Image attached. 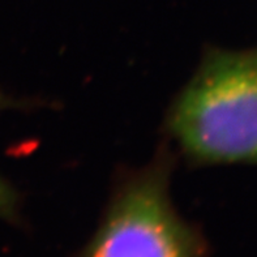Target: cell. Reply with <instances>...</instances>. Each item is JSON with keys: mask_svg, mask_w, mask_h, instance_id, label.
Masks as SVG:
<instances>
[{"mask_svg": "<svg viewBox=\"0 0 257 257\" xmlns=\"http://www.w3.org/2000/svg\"><path fill=\"white\" fill-rule=\"evenodd\" d=\"M165 127L196 166L257 165V46L206 50Z\"/></svg>", "mask_w": 257, "mask_h": 257, "instance_id": "6da1fadb", "label": "cell"}, {"mask_svg": "<svg viewBox=\"0 0 257 257\" xmlns=\"http://www.w3.org/2000/svg\"><path fill=\"white\" fill-rule=\"evenodd\" d=\"M171 149L117 180L97 231L80 257H201L204 240L170 196Z\"/></svg>", "mask_w": 257, "mask_h": 257, "instance_id": "7a4b0ae2", "label": "cell"}, {"mask_svg": "<svg viewBox=\"0 0 257 257\" xmlns=\"http://www.w3.org/2000/svg\"><path fill=\"white\" fill-rule=\"evenodd\" d=\"M15 101L0 91V110L13 107ZM19 213V193L8 180L0 175V218L15 219Z\"/></svg>", "mask_w": 257, "mask_h": 257, "instance_id": "3957f363", "label": "cell"}]
</instances>
